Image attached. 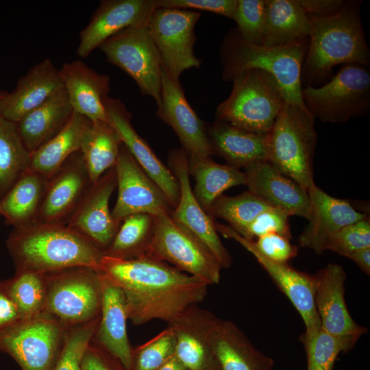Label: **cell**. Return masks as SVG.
I'll list each match as a JSON object with an SVG mask.
<instances>
[{
    "label": "cell",
    "instance_id": "cell-1",
    "mask_svg": "<svg viewBox=\"0 0 370 370\" xmlns=\"http://www.w3.org/2000/svg\"><path fill=\"white\" fill-rule=\"evenodd\" d=\"M97 271L121 289L134 325L169 323L208 292L205 282L147 254L126 260L103 255Z\"/></svg>",
    "mask_w": 370,
    "mask_h": 370
},
{
    "label": "cell",
    "instance_id": "cell-2",
    "mask_svg": "<svg viewBox=\"0 0 370 370\" xmlns=\"http://www.w3.org/2000/svg\"><path fill=\"white\" fill-rule=\"evenodd\" d=\"M361 1H345L330 17L308 16L312 23L307 53L301 71L302 88L322 85L334 75L338 64L369 68L370 51L360 19Z\"/></svg>",
    "mask_w": 370,
    "mask_h": 370
},
{
    "label": "cell",
    "instance_id": "cell-3",
    "mask_svg": "<svg viewBox=\"0 0 370 370\" xmlns=\"http://www.w3.org/2000/svg\"><path fill=\"white\" fill-rule=\"evenodd\" d=\"M6 247L16 269L49 273L86 267L97 271L104 253L64 224L33 223L13 228Z\"/></svg>",
    "mask_w": 370,
    "mask_h": 370
},
{
    "label": "cell",
    "instance_id": "cell-4",
    "mask_svg": "<svg viewBox=\"0 0 370 370\" xmlns=\"http://www.w3.org/2000/svg\"><path fill=\"white\" fill-rule=\"evenodd\" d=\"M309 39L293 44L266 47L245 40L236 28L224 36L220 57L222 79L232 82L240 73L251 69L263 70L272 75L279 84L287 103L303 109L301 71Z\"/></svg>",
    "mask_w": 370,
    "mask_h": 370
},
{
    "label": "cell",
    "instance_id": "cell-5",
    "mask_svg": "<svg viewBox=\"0 0 370 370\" xmlns=\"http://www.w3.org/2000/svg\"><path fill=\"white\" fill-rule=\"evenodd\" d=\"M232 82L231 94L217 108L216 121L267 134L286 103L275 78L263 70L251 69L240 73Z\"/></svg>",
    "mask_w": 370,
    "mask_h": 370
},
{
    "label": "cell",
    "instance_id": "cell-6",
    "mask_svg": "<svg viewBox=\"0 0 370 370\" xmlns=\"http://www.w3.org/2000/svg\"><path fill=\"white\" fill-rule=\"evenodd\" d=\"M267 139V161L307 191L316 185L313 158L317 134L314 119L307 110L286 103Z\"/></svg>",
    "mask_w": 370,
    "mask_h": 370
},
{
    "label": "cell",
    "instance_id": "cell-7",
    "mask_svg": "<svg viewBox=\"0 0 370 370\" xmlns=\"http://www.w3.org/2000/svg\"><path fill=\"white\" fill-rule=\"evenodd\" d=\"M302 99L315 119L343 123L367 116L370 110V73L367 67L349 64L327 82L302 88Z\"/></svg>",
    "mask_w": 370,
    "mask_h": 370
},
{
    "label": "cell",
    "instance_id": "cell-8",
    "mask_svg": "<svg viewBox=\"0 0 370 370\" xmlns=\"http://www.w3.org/2000/svg\"><path fill=\"white\" fill-rule=\"evenodd\" d=\"M46 282L42 314L65 329L99 317L101 285L98 271L86 267L69 268L46 273Z\"/></svg>",
    "mask_w": 370,
    "mask_h": 370
},
{
    "label": "cell",
    "instance_id": "cell-9",
    "mask_svg": "<svg viewBox=\"0 0 370 370\" xmlns=\"http://www.w3.org/2000/svg\"><path fill=\"white\" fill-rule=\"evenodd\" d=\"M148 21L119 32L99 48L107 61L129 75L141 93L151 97L158 108L161 104V59L149 32Z\"/></svg>",
    "mask_w": 370,
    "mask_h": 370
},
{
    "label": "cell",
    "instance_id": "cell-10",
    "mask_svg": "<svg viewBox=\"0 0 370 370\" xmlns=\"http://www.w3.org/2000/svg\"><path fill=\"white\" fill-rule=\"evenodd\" d=\"M145 254L169 263L208 286L220 282L222 267L213 254L169 214L153 217V235Z\"/></svg>",
    "mask_w": 370,
    "mask_h": 370
},
{
    "label": "cell",
    "instance_id": "cell-11",
    "mask_svg": "<svg viewBox=\"0 0 370 370\" xmlns=\"http://www.w3.org/2000/svg\"><path fill=\"white\" fill-rule=\"evenodd\" d=\"M65 330L45 314L21 319L0 332V351L22 370H53Z\"/></svg>",
    "mask_w": 370,
    "mask_h": 370
},
{
    "label": "cell",
    "instance_id": "cell-12",
    "mask_svg": "<svg viewBox=\"0 0 370 370\" xmlns=\"http://www.w3.org/2000/svg\"><path fill=\"white\" fill-rule=\"evenodd\" d=\"M199 12L157 8L151 12L148 29L159 52L162 69L173 79L191 68H199L201 60L194 54L195 27Z\"/></svg>",
    "mask_w": 370,
    "mask_h": 370
},
{
    "label": "cell",
    "instance_id": "cell-13",
    "mask_svg": "<svg viewBox=\"0 0 370 370\" xmlns=\"http://www.w3.org/2000/svg\"><path fill=\"white\" fill-rule=\"evenodd\" d=\"M168 161L180 187L179 201L171 218L199 240L213 254L222 269L230 268L232 257L220 239L213 217L201 208L191 188L186 153L182 148L172 150L169 152Z\"/></svg>",
    "mask_w": 370,
    "mask_h": 370
},
{
    "label": "cell",
    "instance_id": "cell-14",
    "mask_svg": "<svg viewBox=\"0 0 370 370\" xmlns=\"http://www.w3.org/2000/svg\"><path fill=\"white\" fill-rule=\"evenodd\" d=\"M215 225L218 233L236 241L251 253L288 298L304 322L306 332L303 337H309L321 329L314 303L313 275L297 271L287 263H278L268 259L257 250L253 240L241 236L229 225L218 223Z\"/></svg>",
    "mask_w": 370,
    "mask_h": 370
},
{
    "label": "cell",
    "instance_id": "cell-15",
    "mask_svg": "<svg viewBox=\"0 0 370 370\" xmlns=\"http://www.w3.org/2000/svg\"><path fill=\"white\" fill-rule=\"evenodd\" d=\"M313 277L314 303L321 328L341 340L348 352L368 330L357 324L347 309L345 271L341 265L329 264Z\"/></svg>",
    "mask_w": 370,
    "mask_h": 370
},
{
    "label": "cell",
    "instance_id": "cell-16",
    "mask_svg": "<svg viewBox=\"0 0 370 370\" xmlns=\"http://www.w3.org/2000/svg\"><path fill=\"white\" fill-rule=\"evenodd\" d=\"M114 168L118 197L111 212L116 222L121 224L127 217L138 213L152 217L169 214V204L164 195L123 143Z\"/></svg>",
    "mask_w": 370,
    "mask_h": 370
},
{
    "label": "cell",
    "instance_id": "cell-17",
    "mask_svg": "<svg viewBox=\"0 0 370 370\" xmlns=\"http://www.w3.org/2000/svg\"><path fill=\"white\" fill-rule=\"evenodd\" d=\"M157 116L177 136L188 159L211 157L212 146L206 126L188 103L180 82L162 69L161 104Z\"/></svg>",
    "mask_w": 370,
    "mask_h": 370
},
{
    "label": "cell",
    "instance_id": "cell-18",
    "mask_svg": "<svg viewBox=\"0 0 370 370\" xmlns=\"http://www.w3.org/2000/svg\"><path fill=\"white\" fill-rule=\"evenodd\" d=\"M220 319L195 304L168 323L175 336V356L189 370H221L212 346L213 333Z\"/></svg>",
    "mask_w": 370,
    "mask_h": 370
},
{
    "label": "cell",
    "instance_id": "cell-19",
    "mask_svg": "<svg viewBox=\"0 0 370 370\" xmlns=\"http://www.w3.org/2000/svg\"><path fill=\"white\" fill-rule=\"evenodd\" d=\"M116 186V174L113 167L91 183L66 223L103 253L120 226L109 209L110 198Z\"/></svg>",
    "mask_w": 370,
    "mask_h": 370
},
{
    "label": "cell",
    "instance_id": "cell-20",
    "mask_svg": "<svg viewBox=\"0 0 370 370\" xmlns=\"http://www.w3.org/2000/svg\"><path fill=\"white\" fill-rule=\"evenodd\" d=\"M90 184L82 153L78 151L48 180L34 223L66 225Z\"/></svg>",
    "mask_w": 370,
    "mask_h": 370
},
{
    "label": "cell",
    "instance_id": "cell-21",
    "mask_svg": "<svg viewBox=\"0 0 370 370\" xmlns=\"http://www.w3.org/2000/svg\"><path fill=\"white\" fill-rule=\"evenodd\" d=\"M104 105L108 121L116 131L123 145L160 188L169 206L175 208L180 198V187L175 176L134 130L131 123V114L123 103L118 99L108 97Z\"/></svg>",
    "mask_w": 370,
    "mask_h": 370
},
{
    "label": "cell",
    "instance_id": "cell-22",
    "mask_svg": "<svg viewBox=\"0 0 370 370\" xmlns=\"http://www.w3.org/2000/svg\"><path fill=\"white\" fill-rule=\"evenodd\" d=\"M155 0H104L89 23L79 33L77 54L84 58L105 40L119 32L147 21Z\"/></svg>",
    "mask_w": 370,
    "mask_h": 370
},
{
    "label": "cell",
    "instance_id": "cell-23",
    "mask_svg": "<svg viewBox=\"0 0 370 370\" xmlns=\"http://www.w3.org/2000/svg\"><path fill=\"white\" fill-rule=\"evenodd\" d=\"M100 274L101 304L99 321L92 342L132 370L133 349L127 333V309L121 289Z\"/></svg>",
    "mask_w": 370,
    "mask_h": 370
},
{
    "label": "cell",
    "instance_id": "cell-24",
    "mask_svg": "<svg viewBox=\"0 0 370 370\" xmlns=\"http://www.w3.org/2000/svg\"><path fill=\"white\" fill-rule=\"evenodd\" d=\"M249 191L290 216L310 217L308 192L267 160L244 168Z\"/></svg>",
    "mask_w": 370,
    "mask_h": 370
},
{
    "label": "cell",
    "instance_id": "cell-25",
    "mask_svg": "<svg viewBox=\"0 0 370 370\" xmlns=\"http://www.w3.org/2000/svg\"><path fill=\"white\" fill-rule=\"evenodd\" d=\"M310 217L299 237L300 246L317 254L325 251V245L332 234L343 227L357 222L367 215L356 210L345 199L327 194L316 185L308 191Z\"/></svg>",
    "mask_w": 370,
    "mask_h": 370
},
{
    "label": "cell",
    "instance_id": "cell-26",
    "mask_svg": "<svg viewBox=\"0 0 370 370\" xmlns=\"http://www.w3.org/2000/svg\"><path fill=\"white\" fill-rule=\"evenodd\" d=\"M64 88L59 70L49 59L31 68L16 88L0 100V116L17 123Z\"/></svg>",
    "mask_w": 370,
    "mask_h": 370
},
{
    "label": "cell",
    "instance_id": "cell-27",
    "mask_svg": "<svg viewBox=\"0 0 370 370\" xmlns=\"http://www.w3.org/2000/svg\"><path fill=\"white\" fill-rule=\"evenodd\" d=\"M73 110L91 121H108L105 100L110 77L97 73L81 60L63 64L59 69Z\"/></svg>",
    "mask_w": 370,
    "mask_h": 370
},
{
    "label": "cell",
    "instance_id": "cell-28",
    "mask_svg": "<svg viewBox=\"0 0 370 370\" xmlns=\"http://www.w3.org/2000/svg\"><path fill=\"white\" fill-rule=\"evenodd\" d=\"M213 154L223 158L227 165L239 169L267 160V134H257L216 121L206 124Z\"/></svg>",
    "mask_w": 370,
    "mask_h": 370
},
{
    "label": "cell",
    "instance_id": "cell-29",
    "mask_svg": "<svg viewBox=\"0 0 370 370\" xmlns=\"http://www.w3.org/2000/svg\"><path fill=\"white\" fill-rule=\"evenodd\" d=\"M212 346L221 370H273L272 358L258 350L232 321L220 319Z\"/></svg>",
    "mask_w": 370,
    "mask_h": 370
},
{
    "label": "cell",
    "instance_id": "cell-30",
    "mask_svg": "<svg viewBox=\"0 0 370 370\" xmlns=\"http://www.w3.org/2000/svg\"><path fill=\"white\" fill-rule=\"evenodd\" d=\"M74 110L64 87L17 123L20 136L32 153L58 134Z\"/></svg>",
    "mask_w": 370,
    "mask_h": 370
},
{
    "label": "cell",
    "instance_id": "cell-31",
    "mask_svg": "<svg viewBox=\"0 0 370 370\" xmlns=\"http://www.w3.org/2000/svg\"><path fill=\"white\" fill-rule=\"evenodd\" d=\"M312 23L298 0H266L261 45L283 46L309 39Z\"/></svg>",
    "mask_w": 370,
    "mask_h": 370
},
{
    "label": "cell",
    "instance_id": "cell-32",
    "mask_svg": "<svg viewBox=\"0 0 370 370\" xmlns=\"http://www.w3.org/2000/svg\"><path fill=\"white\" fill-rule=\"evenodd\" d=\"M92 121L73 112L66 125L53 137L31 153L29 169L48 180L73 153L80 151Z\"/></svg>",
    "mask_w": 370,
    "mask_h": 370
},
{
    "label": "cell",
    "instance_id": "cell-33",
    "mask_svg": "<svg viewBox=\"0 0 370 370\" xmlns=\"http://www.w3.org/2000/svg\"><path fill=\"white\" fill-rule=\"evenodd\" d=\"M48 180L27 169L0 199V217L14 228L34 223Z\"/></svg>",
    "mask_w": 370,
    "mask_h": 370
},
{
    "label": "cell",
    "instance_id": "cell-34",
    "mask_svg": "<svg viewBox=\"0 0 370 370\" xmlns=\"http://www.w3.org/2000/svg\"><path fill=\"white\" fill-rule=\"evenodd\" d=\"M188 160L189 175L195 182L194 195L208 214L214 201L225 190L232 186L246 185L245 173L238 169L218 164L210 157Z\"/></svg>",
    "mask_w": 370,
    "mask_h": 370
},
{
    "label": "cell",
    "instance_id": "cell-35",
    "mask_svg": "<svg viewBox=\"0 0 370 370\" xmlns=\"http://www.w3.org/2000/svg\"><path fill=\"white\" fill-rule=\"evenodd\" d=\"M121 145L108 121H92L80 149L91 183L115 166Z\"/></svg>",
    "mask_w": 370,
    "mask_h": 370
},
{
    "label": "cell",
    "instance_id": "cell-36",
    "mask_svg": "<svg viewBox=\"0 0 370 370\" xmlns=\"http://www.w3.org/2000/svg\"><path fill=\"white\" fill-rule=\"evenodd\" d=\"M0 286L16 306L22 319L42 314L47 291L46 274L16 269L14 275Z\"/></svg>",
    "mask_w": 370,
    "mask_h": 370
},
{
    "label": "cell",
    "instance_id": "cell-37",
    "mask_svg": "<svg viewBox=\"0 0 370 370\" xmlns=\"http://www.w3.org/2000/svg\"><path fill=\"white\" fill-rule=\"evenodd\" d=\"M31 152L23 143L16 123L0 116V199L29 169Z\"/></svg>",
    "mask_w": 370,
    "mask_h": 370
},
{
    "label": "cell",
    "instance_id": "cell-38",
    "mask_svg": "<svg viewBox=\"0 0 370 370\" xmlns=\"http://www.w3.org/2000/svg\"><path fill=\"white\" fill-rule=\"evenodd\" d=\"M153 231V217L145 213L130 215L121 223L104 255L124 260L145 255Z\"/></svg>",
    "mask_w": 370,
    "mask_h": 370
},
{
    "label": "cell",
    "instance_id": "cell-39",
    "mask_svg": "<svg viewBox=\"0 0 370 370\" xmlns=\"http://www.w3.org/2000/svg\"><path fill=\"white\" fill-rule=\"evenodd\" d=\"M271 206L248 190L236 196L221 195L212 204L209 214L226 221L230 227L238 232Z\"/></svg>",
    "mask_w": 370,
    "mask_h": 370
},
{
    "label": "cell",
    "instance_id": "cell-40",
    "mask_svg": "<svg viewBox=\"0 0 370 370\" xmlns=\"http://www.w3.org/2000/svg\"><path fill=\"white\" fill-rule=\"evenodd\" d=\"M97 319L65 330L62 345L53 370H82V360L98 326Z\"/></svg>",
    "mask_w": 370,
    "mask_h": 370
},
{
    "label": "cell",
    "instance_id": "cell-41",
    "mask_svg": "<svg viewBox=\"0 0 370 370\" xmlns=\"http://www.w3.org/2000/svg\"><path fill=\"white\" fill-rule=\"evenodd\" d=\"M176 340L169 326L153 338L133 349L132 370H156L175 356Z\"/></svg>",
    "mask_w": 370,
    "mask_h": 370
},
{
    "label": "cell",
    "instance_id": "cell-42",
    "mask_svg": "<svg viewBox=\"0 0 370 370\" xmlns=\"http://www.w3.org/2000/svg\"><path fill=\"white\" fill-rule=\"evenodd\" d=\"M306 353L307 370H332L341 352L347 349L336 337L321 328L309 337L301 336Z\"/></svg>",
    "mask_w": 370,
    "mask_h": 370
},
{
    "label": "cell",
    "instance_id": "cell-43",
    "mask_svg": "<svg viewBox=\"0 0 370 370\" xmlns=\"http://www.w3.org/2000/svg\"><path fill=\"white\" fill-rule=\"evenodd\" d=\"M232 19L245 40L261 45L266 23V0H237Z\"/></svg>",
    "mask_w": 370,
    "mask_h": 370
},
{
    "label": "cell",
    "instance_id": "cell-44",
    "mask_svg": "<svg viewBox=\"0 0 370 370\" xmlns=\"http://www.w3.org/2000/svg\"><path fill=\"white\" fill-rule=\"evenodd\" d=\"M370 247V221L369 217L347 225L332 234L325 245L330 250L341 256Z\"/></svg>",
    "mask_w": 370,
    "mask_h": 370
},
{
    "label": "cell",
    "instance_id": "cell-45",
    "mask_svg": "<svg viewBox=\"0 0 370 370\" xmlns=\"http://www.w3.org/2000/svg\"><path fill=\"white\" fill-rule=\"evenodd\" d=\"M289 216L284 211L271 206L259 213L247 226L237 232L241 236L253 240L264 235L275 233L292 238Z\"/></svg>",
    "mask_w": 370,
    "mask_h": 370
},
{
    "label": "cell",
    "instance_id": "cell-46",
    "mask_svg": "<svg viewBox=\"0 0 370 370\" xmlns=\"http://www.w3.org/2000/svg\"><path fill=\"white\" fill-rule=\"evenodd\" d=\"M253 243L260 254L278 263L286 264L298 251L297 246L291 244L290 239L275 233L260 236Z\"/></svg>",
    "mask_w": 370,
    "mask_h": 370
},
{
    "label": "cell",
    "instance_id": "cell-47",
    "mask_svg": "<svg viewBox=\"0 0 370 370\" xmlns=\"http://www.w3.org/2000/svg\"><path fill=\"white\" fill-rule=\"evenodd\" d=\"M237 0H155L156 8L210 12L232 19Z\"/></svg>",
    "mask_w": 370,
    "mask_h": 370
},
{
    "label": "cell",
    "instance_id": "cell-48",
    "mask_svg": "<svg viewBox=\"0 0 370 370\" xmlns=\"http://www.w3.org/2000/svg\"><path fill=\"white\" fill-rule=\"evenodd\" d=\"M82 370H124L121 365L92 341L84 353Z\"/></svg>",
    "mask_w": 370,
    "mask_h": 370
},
{
    "label": "cell",
    "instance_id": "cell-49",
    "mask_svg": "<svg viewBox=\"0 0 370 370\" xmlns=\"http://www.w3.org/2000/svg\"><path fill=\"white\" fill-rule=\"evenodd\" d=\"M307 14L317 17H330L343 8V0H298Z\"/></svg>",
    "mask_w": 370,
    "mask_h": 370
},
{
    "label": "cell",
    "instance_id": "cell-50",
    "mask_svg": "<svg viewBox=\"0 0 370 370\" xmlns=\"http://www.w3.org/2000/svg\"><path fill=\"white\" fill-rule=\"evenodd\" d=\"M21 319L16 306L0 286V332Z\"/></svg>",
    "mask_w": 370,
    "mask_h": 370
},
{
    "label": "cell",
    "instance_id": "cell-51",
    "mask_svg": "<svg viewBox=\"0 0 370 370\" xmlns=\"http://www.w3.org/2000/svg\"><path fill=\"white\" fill-rule=\"evenodd\" d=\"M346 258L354 261L366 274H370V247L355 251L348 254Z\"/></svg>",
    "mask_w": 370,
    "mask_h": 370
},
{
    "label": "cell",
    "instance_id": "cell-52",
    "mask_svg": "<svg viewBox=\"0 0 370 370\" xmlns=\"http://www.w3.org/2000/svg\"><path fill=\"white\" fill-rule=\"evenodd\" d=\"M156 370H189L179 359L173 356Z\"/></svg>",
    "mask_w": 370,
    "mask_h": 370
},
{
    "label": "cell",
    "instance_id": "cell-53",
    "mask_svg": "<svg viewBox=\"0 0 370 370\" xmlns=\"http://www.w3.org/2000/svg\"><path fill=\"white\" fill-rule=\"evenodd\" d=\"M7 92H8L5 90H0V100L5 97Z\"/></svg>",
    "mask_w": 370,
    "mask_h": 370
}]
</instances>
